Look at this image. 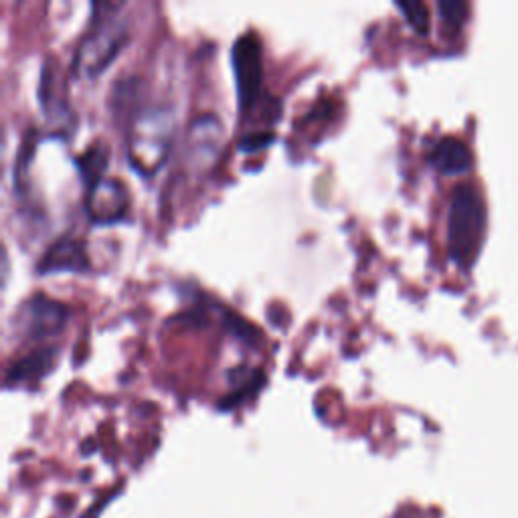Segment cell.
Segmentation results:
<instances>
[{
	"label": "cell",
	"instance_id": "3957f363",
	"mask_svg": "<svg viewBox=\"0 0 518 518\" xmlns=\"http://www.w3.org/2000/svg\"><path fill=\"white\" fill-rule=\"evenodd\" d=\"M122 7L124 5H118L110 15H102L100 7L94 5V11H98V15H94V27L90 29V33H85L73 53L71 69L77 77H100L128 43V25L118 15Z\"/></svg>",
	"mask_w": 518,
	"mask_h": 518
},
{
	"label": "cell",
	"instance_id": "8fae6325",
	"mask_svg": "<svg viewBox=\"0 0 518 518\" xmlns=\"http://www.w3.org/2000/svg\"><path fill=\"white\" fill-rule=\"evenodd\" d=\"M39 104L51 124H65L71 116L67 102L59 96L57 83H55V69L49 65V61L43 65L41 83H39Z\"/></svg>",
	"mask_w": 518,
	"mask_h": 518
},
{
	"label": "cell",
	"instance_id": "30bf717a",
	"mask_svg": "<svg viewBox=\"0 0 518 518\" xmlns=\"http://www.w3.org/2000/svg\"><path fill=\"white\" fill-rule=\"evenodd\" d=\"M57 355L59 349L41 347L25 359L15 361L7 371V385H29L43 379L57 365Z\"/></svg>",
	"mask_w": 518,
	"mask_h": 518
},
{
	"label": "cell",
	"instance_id": "7c38bea8",
	"mask_svg": "<svg viewBox=\"0 0 518 518\" xmlns=\"http://www.w3.org/2000/svg\"><path fill=\"white\" fill-rule=\"evenodd\" d=\"M75 166L85 183V187L92 189L104 179V172L108 168V146L106 144H92L83 154L75 158Z\"/></svg>",
	"mask_w": 518,
	"mask_h": 518
},
{
	"label": "cell",
	"instance_id": "52a82bcc",
	"mask_svg": "<svg viewBox=\"0 0 518 518\" xmlns=\"http://www.w3.org/2000/svg\"><path fill=\"white\" fill-rule=\"evenodd\" d=\"M128 191L118 179H102L88 189L85 197V213L98 225H110L126 217Z\"/></svg>",
	"mask_w": 518,
	"mask_h": 518
},
{
	"label": "cell",
	"instance_id": "4fadbf2b",
	"mask_svg": "<svg viewBox=\"0 0 518 518\" xmlns=\"http://www.w3.org/2000/svg\"><path fill=\"white\" fill-rule=\"evenodd\" d=\"M395 7L403 13L405 21L411 25V29L417 35H427V31H429V11L423 3H417V0H413V3H395Z\"/></svg>",
	"mask_w": 518,
	"mask_h": 518
},
{
	"label": "cell",
	"instance_id": "6da1fadb",
	"mask_svg": "<svg viewBox=\"0 0 518 518\" xmlns=\"http://www.w3.org/2000/svg\"><path fill=\"white\" fill-rule=\"evenodd\" d=\"M486 235V203L474 183L454 189L448 211V253L452 262L468 270L474 266Z\"/></svg>",
	"mask_w": 518,
	"mask_h": 518
},
{
	"label": "cell",
	"instance_id": "ba28073f",
	"mask_svg": "<svg viewBox=\"0 0 518 518\" xmlns=\"http://www.w3.org/2000/svg\"><path fill=\"white\" fill-rule=\"evenodd\" d=\"M90 270V257L88 247L81 239L73 237H61L53 245L47 247L43 257L37 264L39 276H51V274H83Z\"/></svg>",
	"mask_w": 518,
	"mask_h": 518
},
{
	"label": "cell",
	"instance_id": "7a4b0ae2",
	"mask_svg": "<svg viewBox=\"0 0 518 518\" xmlns=\"http://www.w3.org/2000/svg\"><path fill=\"white\" fill-rule=\"evenodd\" d=\"M175 130L177 118L170 108H146L130 118L126 154L138 175L150 177L164 164Z\"/></svg>",
	"mask_w": 518,
	"mask_h": 518
},
{
	"label": "cell",
	"instance_id": "9c48e42d",
	"mask_svg": "<svg viewBox=\"0 0 518 518\" xmlns=\"http://www.w3.org/2000/svg\"><path fill=\"white\" fill-rule=\"evenodd\" d=\"M427 160L438 172H442V175L456 177V175H466V172L472 168L474 156L464 140L456 136H444L431 146Z\"/></svg>",
	"mask_w": 518,
	"mask_h": 518
},
{
	"label": "cell",
	"instance_id": "9a60e30c",
	"mask_svg": "<svg viewBox=\"0 0 518 518\" xmlns=\"http://www.w3.org/2000/svg\"><path fill=\"white\" fill-rule=\"evenodd\" d=\"M272 142H274V134H270V132H251L241 138L239 148H241V152H257L259 148H266Z\"/></svg>",
	"mask_w": 518,
	"mask_h": 518
},
{
	"label": "cell",
	"instance_id": "5bb4252c",
	"mask_svg": "<svg viewBox=\"0 0 518 518\" xmlns=\"http://www.w3.org/2000/svg\"><path fill=\"white\" fill-rule=\"evenodd\" d=\"M438 11H440L442 21L450 29H460L468 19L470 7H468V3H464V0H440Z\"/></svg>",
	"mask_w": 518,
	"mask_h": 518
},
{
	"label": "cell",
	"instance_id": "8992f818",
	"mask_svg": "<svg viewBox=\"0 0 518 518\" xmlns=\"http://www.w3.org/2000/svg\"><path fill=\"white\" fill-rule=\"evenodd\" d=\"M225 142V130L217 116L203 114L195 118V122L187 130L185 154L187 162L195 168H209Z\"/></svg>",
	"mask_w": 518,
	"mask_h": 518
},
{
	"label": "cell",
	"instance_id": "5b68a950",
	"mask_svg": "<svg viewBox=\"0 0 518 518\" xmlns=\"http://www.w3.org/2000/svg\"><path fill=\"white\" fill-rule=\"evenodd\" d=\"M67 314L65 304L45 294H35L21 304L15 316V328L23 340H45L65 328Z\"/></svg>",
	"mask_w": 518,
	"mask_h": 518
},
{
	"label": "cell",
	"instance_id": "277c9868",
	"mask_svg": "<svg viewBox=\"0 0 518 518\" xmlns=\"http://www.w3.org/2000/svg\"><path fill=\"white\" fill-rule=\"evenodd\" d=\"M231 65L235 75V90L239 100V110H249L264 85V59H262V43L253 35H241L231 49Z\"/></svg>",
	"mask_w": 518,
	"mask_h": 518
}]
</instances>
